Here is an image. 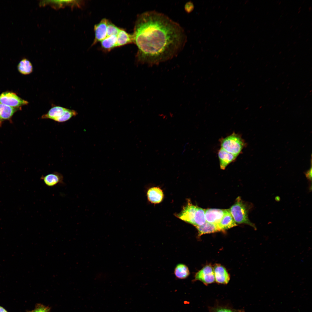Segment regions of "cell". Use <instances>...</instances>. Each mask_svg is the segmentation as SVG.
<instances>
[{"mask_svg": "<svg viewBox=\"0 0 312 312\" xmlns=\"http://www.w3.org/2000/svg\"><path fill=\"white\" fill-rule=\"evenodd\" d=\"M138 48L136 62L149 66L171 59L182 48L186 37L182 27L164 14L155 11L138 15L132 34Z\"/></svg>", "mask_w": 312, "mask_h": 312, "instance_id": "cell-1", "label": "cell"}, {"mask_svg": "<svg viewBox=\"0 0 312 312\" xmlns=\"http://www.w3.org/2000/svg\"><path fill=\"white\" fill-rule=\"evenodd\" d=\"M229 210L236 223L246 224L256 229L255 224L248 218V209L247 206L239 197L236 198L235 203Z\"/></svg>", "mask_w": 312, "mask_h": 312, "instance_id": "cell-2", "label": "cell"}, {"mask_svg": "<svg viewBox=\"0 0 312 312\" xmlns=\"http://www.w3.org/2000/svg\"><path fill=\"white\" fill-rule=\"evenodd\" d=\"M220 143L221 148L237 156L245 145L244 141L240 135L234 132L222 139Z\"/></svg>", "mask_w": 312, "mask_h": 312, "instance_id": "cell-3", "label": "cell"}, {"mask_svg": "<svg viewBox=\"0 0 312 312\" xmlns=\"http://www.w3.org/2000/svg\"><path fill=\"white\" fill-rule=\"evenodd\" d=\"M0 103L11 107L19 108L28 104V102L21 99L14 93L6 92L0 95Z\"/></svg>", "mask_w": 312, "mask_h": 312, "instance_id": "cell-4", "label": "cell"}, {"mask_svg": "<svg viewBox=\"0 0 312 312\" xmlns=\"http://www.w3.org/2000/svg\"><path fill=\"white\" fill-rule=\"evenodd\" d=\"M195 277V280L201 281L205 285L212 283L215 281L213 269L210 265L204 267L196 274Z\"/></svg>", "mask_w": 312, "mask_h": 312, "instance_id": "cell-5", "label": "cell"}, {"mask_svg": "<svg viewBox=\"0 0 312 312\" xmlns=\"http://www.w3.org/2000/svg\"><path fill=\"white\" fill-rule=\"evenodd\" d=\"M108 20L102 19L98 23L94 26L95 38L92 46L99 42H101L107 37V26Z\"/></svg>", "mask_w": 312, "mask_h": 312, "instance_id": "cell-6", "label": "cell"}, {"mask_svg": "<svg viewBox=\"0 0 312 312\" xmlns=\"http://www.w3.org/2000/svg\"><path fill=\"white\" fill-rule=\"evenodd\" d=\"M45 184L49 187H53L57 184L64 185V177L62 174L57 172L42 175L40 177Z\"/></svg>", "mask_w": 312, "mask_h": 312, "instance_id": "cell-7", "label": "cell"}, {"mask_svg": "<svg viewBox=\"0 0 312 312\" xmlns=\"http://www.w3.org/2000/svg\"><path fill=\"white\" fill-rule=\"evenodd\" d=\"M226 209H208L205 210L206 220L207 222L218 224L224 216Z\"/></svg>", "mask_w": 312, "mask_h": 312, "instance_id": "cell-8", "label": "cell"}, {"mask_svg": "<svg viewBox=\"0 0 312 312\" xmlns=\"http://www.w3.org/2000/svg\"><path fill=\"white\" fill-rule=\"evenodd\" d=\"M215 281L217 283L226 284L229 282L230 277L226 269L222 266L217 264L213 269Z\"/></svg>", "mask_w": 312, "mask_h": 312, "instance_id": "cell-9", "label": "cell"}, {"mask_svg": "<svg viewBox=\"0 0 312 312\" xmlns=\"http://www.w3.org/2000/svg\"><path fill=\"white\" fill-rule=\"evenodd\" d=\"M218 155L220 168L223 170H224L228 165L233 161L237 157L226 151L221 148L218 151Z\"/></svg>", "mask_w": 312, "mask_h": 312, "instance_id": "cell-10", "label": "cell"}, {"mask_svg": "<svg viewBox=\"0 0 312 312\" xmlns=\"http://www.w3.org/2000/svg\"><path fill=\"white\" fill-rule=\"evenodd\" d=\"M67 108L59 106L51 108L47 113L41 116L43 119H50L57 122L64 115Z\"/></svg>", "mask_w": 312, "mask_h": 312, "instance_id": "cell-11", "label": "cell"}, {"mask_svg": "<svg viewBox=\"0 0 312 312\" xmlns=\"http://www.w3.org/2000/svg\"><path fill=\"white\" fill-rule=\"evenodd\" d=\"M148 199L153 204H158L163 200L164 195L162 190L159 187H154L150 188L147 192Z\"/></svg>", "mask_w": 312, "mask_h": 312, "instance_id": "cell-12", "label": "cell"}, {"mask_svg": "<svg viewBox=\"0 0 312 312\" xmlns=\"http://www.w3.org/2000/svg\"><path fill=\"white\" fill-rule=\"evenodd\" d=\"M218 225L222 231L237 226L229 209H226L224 216Z\"/></svg>", "mask_w": 312, "mask_h": 312, "instance_id": "cell-13", "label": "cell"}, {"mask_svg": "<svg viewBox=\"0 0 312 312\" xmlns=\"http://www.w3.org/2000/svg\"><path fill=\"white\" fill-rule=\"evenodd\" d=\"M19 109L0 103V123L5 120L10 119Z\"/></svg>", "mask_w": 312, "mask_h": 312, "instance_id": "cell-14", "label": "cell"}, {"mask_svg": "<svg viewBox=\"0 0 312 312\" xmlns=\"http://www.w3.org/2000/svg\"><path fill=\"white\" fill-rule=\"evenodd\" d=\"M198 232V236L205 234L213 233L222 231L218 224L206 222L203 225L196 227Z\"/></svg>", "mask_w": 312, "mask_h": 312, "instance_id": "cell-15", "label": "cell"}, {"mask_svg": "<svg viewBox=\"0 0 312 312\" xmlns=\"http://www.w3.org/2000/svg\"><path fill=\"white\" fill-rule=\"evenodd\" d=\"M117 36L116 47L133 43L132 34L128 33L123 29H121Z\"/></svg>", "mask_w": 312, "mask_h": 312, "instance_id": "cell-16", "label": "cell"}, {"mask_svg": "<svg viewBox=\"0 0 312 312\" xmlns=\"http://www.w3.org/2000/svg\"><path fill=\"white\" fill-rule=\"evenodd\" d=\"M117 36L113 35L107 36L101 41V47L104 51L109 52L116 47Z\"/></svg>", "mask_w": 312, "mask_h": 312, "instance_id": "cell-17", "label": "cell"}, {"mask_svg": "<svg viewBox=\"0 0 312 312\" xmlns=\"http://www.w3.org/2000/svg\"><path fill=\"white\" fill-rule=\"evenodd\" d=\"M18 71L21 74L27 75L31 73L33 68L31 62L27 59L24 58L22 60L17 66Z\"/></svg>", "mask_w": 312, "mask_h": 312, "instance_id": "cell-18", "label": "cell"}, {"mask_svg": "<svg viewBox=\"0 0 312 312\" xmlns=\"http://www.w3.org/2000/svg\"><path fill=\"white\" fill-rule=\"evenodd\" d=\"M206 222L205 210L198 207L192 225L196 227L203 225Z\"/></svg>", "mask_w": 312, "mask_h": 312, "instance_id": "cell-19", "label": "cell"}, {"mask_svg": "<svg viewBox=\"0 0 312 312\" xmlns=\"http://www.w3.org/2000/svg\"><path fill=\"white\" fill-rule=\"evenodd\" d=\"M174 273L176 277L179 279H185L190 274L188 268L185 265L179 264L177 265Z\"/></svg>", "mask_w": 312, "mask_h": 312, "instance_id": "cell-20", "label": "cell"}, {"mask_svg": "<svg viewBox=\"0 0 312 312\" xmlns=\"http://www.w3.org/2000/svg\"><path fill=\"white\" fill-rule=\"evenodd\" d=\"M210 312H244L242 309H236L225 306L216 305L209 308Z\"/></svg>", "mask_w": 312, "mask_h": 312, "instance_id": "cell-21", "label": "cell"}, {"mask_svg": "<svg viewBox=\"0 0 312 312\" xmlns=\"http://www.w3.org/2000/svg\"><path fill=\"white\" fill-rule=\"evenodd\" d=\"M121 29L108 20L107 26V36L113 35L117 36Z\"/></svg>", "mask_w": 312, "mask_h": 312, "instance_id": "cell-22", "label": "cell"}, {"mask_svg": "<svg viewBox=\"0 0 312 312\" xmlns=\"http://www.w3.org/2000/svg\"><path fill=\"white\" fill-rule=\"evenodd\" d=\"M50 308L48 307L41 304H38L36 305L34 309L30 311H28L27 312H50Z\"/></svg>", "mask_w": 312, "mask_h": 312, "instance_id": "cell-23", "label": "cell"}, {"mask_svg": "<svg viewBox=\"0 0 312 312\" xmlns=\"http://www.w3.org/2000/svg\"><path fill=\"white\" fill-rule=\"evenodd\" d=\"M305 175L308 179L311 181L312 180V168L311 166L310 168L305 173Z\"/></svg>", "mask_w": 312, "mask_h": 312, "instance_id": "cell-24", "label": "cell"}, {"mask_svg": "<svg viewBox=\"0 0 312 312\" xmlns=\"http://www.w3.org/2000/svg\"><path fill=\"white\" fill-rule=\"evenodd\" d=\"M0 312H8L3 307L0 306Z\"/></svg>", "mask_w": 312, "mask_h": 312, "instance_id": "cell-25", "label": "cell"}, {"mask_svg": "<svg viewBox=\"0 0 312 312\" xmlns=\"http://www.w3.org/2000/svg\"><path fill=\"white\" fill-rule=\"evenodd\" d=\"M311 9H312V8H311V7L310 6L309 8V10L310 11L311 10Z\"/></svg>", "mask_w": 312, "mask_h": 312, "instance_id": "cell-26", "label": "cell"}, {"mask_svg": "<svg viewBox=\"0 0 312 312\" xmlns=\"http://www.w3.org/2000/svg\"><path fill=\"white\" fill-rule=\"evenodd\" d=\"M300 11H299V12H298V13H299V12H300Z\"/></svg>", "mask_w": 312, "mask_h": 312, "instance_id": "cell-27", "label": "cell"}]
</instances>
